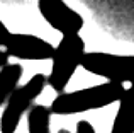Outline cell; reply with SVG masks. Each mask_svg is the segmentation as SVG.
Segmentation results:
<instances>
[{
  "mask_svg": "<svg viewBox=\"0 0 134 133\" xmlns=\"http://www.w3.org/2000/svg\"><path fill=\"white\" fill-rule=\"evenodd\" d=\"M76 133H97L95 128L90 125V121H85V120H80L76 123Z\"/></svg>",
  "mask_w": 134,
  "mask_h": 133,
  "instance_id": "30bf717a",
  "label": "cell"
},
{
  "mask_svg": "<svg viewBox=\"0 0 134 133\" xmlns=\"http://www.w3.org/2000/svg\"><path fill=\"white\" fill-rule=\"evenodd\" d=\"M82 66L93 75L104 77L107 82L134 84V55L88 51L82 60Z\"/></svg>",
  "mask_w": 134,
  "mask_h": 133,
  "instance_id": "277c9868",
  "label": "cell"
},
{
  "mask_svg": "<svg viewBox=\"0 0 134 133\" xmlns=\"http://www.w3.org/2000/svg\"><path fill=\"white\" fill-rule=\"evenodd\" d=\"M37 7L46 22L63 36L78 34L82 31L83 17L76 10L70 9L63 0H39Z\"/></svg>",
  "mask_w": 134,
  "mask_h": 133,
  "instance_id": "5b68a950",
  "label": "cell"
},
{
  "mask_svg": "<svg viewBox=\"0 0 134 133\" xmlns=\"http://www.w3.org/2000/svg\"><path fill=\"white\" fill-rule=\"evenodd\" d=\"M124 85L117 82H104L100 85L87 87V89L73 90V92H61L53 99L49 111L51 114H76L85 113L92 109L110 106L114 103H119V99L124 94Z\"/></svg>",
  "mask_w": 134,
  "mask_h": 133,
  "instance_id": "6da1fadb",
  "label": "cell"
},
{
  "mask_svg": "<svg viewBox=\"0 0 134 133\" xmlns=\"http://www.w3.org/2000/svg\"><path fill=\"white\" fill-rule=\"evenodd\" d=\"M58 133H71V131H70V130H66V128H61V130H59Z\"/></svg>",
  "mask_w": 134,
  "mask_h": 133,
  "instance_id": "4fadbf2b",
  "label": "cell"
},
{
  "mask_svg": "<svg viewBox=\"0 0 134 133\" xmlns=\"http://www.w3.org/2000/svg\"><path fill=\"white\" fill-rule=\"evenodd\" d=\"M22 72L24 68L20 63H7L3 68H0V108L7 103L12 90L19 85Z\"/></svg>",
  "mask_w": 134,
  "mask_h": 133,
  "instance_id": "ba28073f",
  "label": "cell"
},
{
  "mask_svg": "<svg viewBox=\"0 0 134 133\" xmlns=\"http://www.w3.org/2000/svg\"><path fill=\"white\" fill-rule=\"evenodd\" d=\"M7 63H9V57H7V53L0 48V68H3Z\"/></svg>",
  "mask_w": 134,
  "mask_h": 133,
  "instance_id": "7c38bea8",
  "label": "cell"
},
{
  "mask_svg": "<svg viewBox=\"0 0 134 133\" xmlns=\"http://www.w3.org/2000/svg\"><path fill=\"white\" fill-rule=\"evenodd\" d=\"M51 111L44 104H34L27 114V130L29 133H49Z\"/></svg>",
  "mask_w": 134,
  "mask_h": 133,
  "instance_id": "9c48e42d",
  "label": "cell"
},
{
  "mask_svg": "<svg viewBox=\"0 0 134 133\" xmlns=\"http://www.w3.org/2000/svg\"><path fill=\"white\" fill-rule=\"evenodd\" d=\"M85 41L78 34L63 36L53 53V65L48 75V85L58 94L65 92L66 85L70 84L73 73L78 66H82V60L87 53Z\"/></svg>",
  "mask_w": 134,
  "mask_h": 133,
  "instance_id": "7a4b0ae2",
  "label": "cell"
},
{
  "mask_svg": "<svg viewBox=\"0 0 134 133\" xmlns=\"http://www.w3.org/2000/svg\"><path fill=\"white\" fill-rule=\"evenodd\" d=\"M9 36H10L9 27H7L5 24L0 21V48H3V44H5V41L9 39Z\"/></svg>",
  "mask_w": 134,
  "mask_h": 133,
  "instance_id": "8fae6325",
  "label": "cell"
},
{
  "mask_svg": "<svg viewBox=\"0 0 134 133\" xmlns=\"http://www.w3.org/2000/svg\"><path fill=\"white\" fill-rule=\"evenodd\" d=\"M3 51L7 57H14L19 60H34L43 62L51 60L54 53V46L49 41H44L32 34L10 33L9 39L3 44Z\"/></svg>",
  "mask_w": 134,
  "mask_h": 133,
  "instance_id": "8992f818",
  "label": "cell"
},
{
  "mask_svg": "<svg viewBox=\"0 0 134 133\" xmlns=\"http://www.w3.org/2000/svg\"><path fill=\"white\" fill-rule=\"evenodd\" d=\"M46 85H48V75L44 73H36L24 85H17L5 103L0 118V131L15 133L22 116L34 106V101L43 94Z\"/></svg>",
  "mask_w": 134,
  "mask_h": 133,
  "instance_id": "3957f363",
  "label": "cell"
},
{
  "mask_svg": "<svg viewBox=\"0 0 134 133\" xmlns=\"http://www.w3.org/2000/svg\"><path fill=\"white\" fill-rule=\"evenodd\" d=\"M110 133H134V84L124 90L119 99L117 114Z\"/></svg>",
  "mask_w": 134,
  "mask_h": 133,
  "instance_id": "52a82bcc",
  "label": "cell"
}]
</instances>
